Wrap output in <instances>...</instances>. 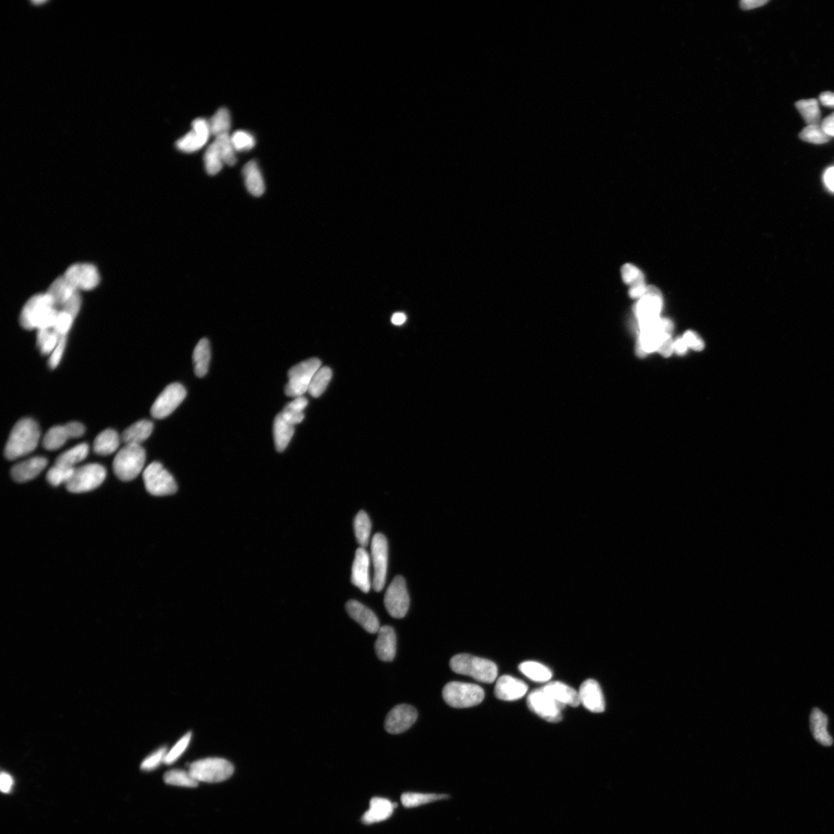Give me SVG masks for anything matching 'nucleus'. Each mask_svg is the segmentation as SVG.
Returning a JSON list of instances; mask_svg holds the SVG:
<instances>
[{"label": "nucleus", "instance_id": "1", "mask_svg": "<svg viewBox=\"0 0 834 834\" xmlns=\"http://www.w3.org/2000/svg\"><path fill=\"white\" fill-rule=\"evenodd\" d=\"M86 468L70 438L58 440L46 445L34 460L29 486L40 495L78 493Z\"/></svg>", "mask_w": 834, "mask_h": 834}, {"label": "nucleus", "instance_id": "2", "mask_svg": "<svg viewBox=\"0 0 834 834\" xmlns=\"http://www.w3.org/2000/svg\"><path fill=\"white\" fill-rule=\"evenodd\" d=\"M61 657V643L47 627H34L21 638L7 670L10 689L21 691L43 682L55 672Z\"/></svg>", "mask_w": 834, "mask_h": 834}, {"label": "nucleus", "instance_id": "3", "mask_svg": "<svg viewBox=\"0 0 834 834\" xmlns=\"http://www.w3.org/2000/svg\"><path fill=\"white\" fill-rule=\"evenodd\" d=\"M219 689L216 672L207 667H188L175 680L170 704L175 716L185 722L199 721L214 707Z\"/></svg>", "mask_w": 834, "mask_h": 834}, {"label": "nucleus", "instance_id": "4", "mask_svg": "<svg viewBox=\"0 0 834 834\" xmlns=\"http://www.w3.org/2000/svg\"><path fill=\"white\" fill-rule=\"evenodd\" d=\"M481 550V541L468 537L438 551L433 558V574L428 580L430 594L442 597L455 595L462 588L468 567Z\"/></svg>", "mask_w": 834, "mask_h": 834}, {"label": "nucleus", "instance_id": "5", "mask_svg": "<svg viewBox=\"0 0 834 834\" xmlns=\"http://www.w3.org/2000/svg\"><path fill=\"white\" fill-rule=\"evenodd\" d=\"M158 702L148 695H133L113 702L111 712L99 731L107 740H126L148 731L159 718Z\"/></svg>", "mask_w": 834, "mask_h": 834}, {"label": "nucleus", "instance_id": "6", "mask_svg": "<svg viewBox=\"0 0 834 834\" xmlns=\"http://www.w3.org/2000/svg\"><path fill=\"white\" fill-rule=\"evenodd\" d=\"M215 719L219 735L231 744L260 742L267 734L260 714L239 693L226 694L218 702Z\"/></svg>", "mask_w": 834, "mask_h": 834}, {"label": "nucleus", "instance_id": "7", "mask_svg": "<svg viewBox=\"0 0 834 834\" xmlns=\"http://www.w3.org/2000/svg\"><path fill=\"white\" fill-rule=\"evenodd\" d=\"M117 437L138 436L149 428L151 414L146 401L136 394H113L94 412Z\"/></svg>", "mask_w": 834, "mask_h": 834}, {"label": "nucleus", "instance_id": "8", "mask_svg": "<svg viewBox=\"0 0 834 834\" xmlns=\"http://www.w3.org/2000/svg\"><path fill=\"white\" fill-rule=\"evenodd\" d=\"M278 595L280 585L274 577L256 575L233 599L226 612V621L233 628L251 626L273 605Z\"/></svg>", "mask_w": 834, "mask_h": 834}, {"label": "nucleus", "instance_id": "9", "mask_svg": "<svg viewBox=\"0 0 834 834\" xmlns=\"http://www.w3.org/2000/svg\"><path fill=\"white\" fill-rule=\"evenodd\" d=\"M71 695L67 685H50L20 699L17 705L18 716L28 724L49 720L68 704Z\"/></svg>", "mask_w": 834, "mask_h": 834}, {"label": "nucleus", "instance_id": "10", "mask_svg": "<svg viewBox=\"0 0 834 834\" xmlns=\"http://www.w3.org/2000/svg\"><path fill=\"white\" fill-rule=\"evenodd\" d=\"M115 437L117 436L93 413L77 424L69 438L86 464H90Z\"/></svg>", "mask_w": 834, "mask_h": 834}, {"label": "nucleus", "instance_id": "11", "mask_svg": "<svg viewBox=\"0 0 834 834\" xmlns=\"http://www.w3.org/2000/svg\"><path fill=\"white\" fill-rule=\"evenodd\" d=\"M364 263L372 288L380 295H391L398 287V276L389 251L377 240L364 253Z\"/></svg>", "mask_w": 834, "mask_h": 834}, {"label": "nucleus", "instance_id": "12", "mask_svg": "<svg viewBox=\"0 0 834 834\" xmlns=\"http://www.w3.org/2000/svg\"><path fill=\"white\" fill-rule=\"evenodd\" d=\"M230 635L221 629L203 633L185 648L182 661L188 667H207L221 660L230 647Z\"/></svg>", "mask_w": 834, "mask_h": 834}, {"label": "nucleus", "instance_id": "13", "mask_svg": "<svg viewBox=\"0 0 834 834\" xmlns=\"http://www.w3.org/2000/svg\"><path fill=\"white\" fill-rule=\"evenodd\" d=\"M442 639L437 636L420 619L416 621L411 632L412 665L416 677L428 675L440 655Z\"/></svg>", "mask_w": 834, "mask_h": 834}, {"label": "nucleus", "instance_id": "14", "mask_svg": "<svg viewBox=\"0 0 834 834\" xmlns=\"http://www.w3.org/2000/svg\"><path fill=\"white\" fill-rule=\"evenodd\" d=\"M181 658L178 650L173 646L160 643L144 655L141 662V676L148 683H165L177 675Z\"/></svg>", "mask_w": 834, "mask_h": 834}, {"label": "nucleus", "instance_id": "15", "mask_svg": "<svg viewBox=\"0 0 834 834\" xmlns=\"http://www.w3.org/2000/svg\"><path fill=\"white\" fill-rule=\"evenodd\" d=\"M316 537L317 525L313 511L303 508L292 521L289 532L292 560L297 566H305L312 559Z\"/></svg>", "mask_w": 834, "mask_h": 834}, {"label": "nucleus", "instance_id": "16", "mask_svg": "<svg viewBox=\"0 0 834 834\" xmlns=\"http://www.w3.org/2000/svg\"><path fill=\"white\" fill-rule=\"evenodd\" d=\"M133 679L134 668L129 664L120 665V667L108 671L105 675L95 678L87 684L83 691V697L113 702L112 699L116 695L128 689L133 683Z\"/></svg>", "mask_w": 834, "mask_h": 834}, {"label": "nucleus", "instance_id": "17", "mask_svg": "<svg viewBox=\"0 0 834 834\" xmlns=\"http://www.w3.org/2000/svg\"><path fill=\"white\" fill-rule=\"evenodd\" d=\"M106 658L98 638L82 639L73 645L64 658V670L71 676L90 673Z\"/></svg>", "mask_w": 834, "mask_h": 834}, {"label": "nucleus", "instance_id": "18", "mask_svg": "<svg viewBox=\"0 0 834 834\" xmlns=\"http://www.w3.org/2000/svg\"><path fill=\"white\" fill-rule=\"evenodd\" d=\"M313 206L298 200L297 197L288 195L269 208L263 218L265 222L275 229L287 230L303 223L311 214Z\"/></svg>", "mask_w": 834, "mask_h": 834}, {"label": "nucleus", "instance_id": "19", "mask_svg": "<svg viewBox=\"0 0 834 834\" xmlns=\"http://www.w3.org/2000/svg\"><path fill=\"white\" fill-rule=\"evenodd\" d=\"M462 599L456 595L442 597L440 602L431 605L422 618L431 632L444 638L455 632L456 614L462 609Z\"/></svg>", "mask_w": 834, "mask_h": 834}, {"label": "nucleus", "instance_id": "20", "mask_svg": "<svg viewBox=\"0 0 834 834\" xmlns=\"http://www.w3.org/2000/svg\"><path fill=\"white\" fill-rule=\"evenodd\" d=\"M556 782L550 768L540 766L531 780V794L534 810L541 821H550L556 801Z\"/></svg>", "mask_w": 834, "mask_h": 834}, {"label": "nucleus", "instance_id": "21", "mask_svg": "<svg viewBox=\"0 0 834 834\" xmlns=\"http://www.w3.org/2000/svg\"><path fill=\"white\" fill-rule=\"evenodd\" d=\"M93 504L87 502L79 493L56 496L55 517L65 533H75L83 524Z\"/></svg>", "mask_w": 834, "mask_h": 834}, {"label": "nucleus", "instance_id": "22", "mask_svg": "<svg viewBox=\"0 0 834 834\" xmlns=\"http://www.w3.org/2000/svg\"><path fill=\"white\" fill-rule=\"evenodd\" d=\"M499 566V558L493 551H481L468 567L462 588L467 595L479 596L486 590Z\"/></svg>", "mask_w": 834, "mask_h": 834}, {"label": "nucleus", "instance_id": "23", "mask_svg": "<svg viewBox=\"0 0 834 834\" xmlns=\"http://www.w3.org/2000/svg\"><path fill=\"white\" fill-rule=\"evenodd\" d=\"M313 186L317 202L323 206L342 200L347 188L345 167L338 162L329 163L313 181Z\"/></svg>", "mask_w": 834, "mask_h": 834}, {"label": "nucleus", "instance_id": "24", "mask_svg": "<svg viewBox=\"0 0 834 834\" xmlns=\"http://www.w3.org/2000/svg\"><path fill=\"white\" fill-rule=\"evenodd\" d=\"M306 246L313 262H325L331 258L336 244L324 211L313 219L307 229Z\"/></svg>", "mask_w": 834, "mask_h": 834}, {"label": "nucleus", "instance_id": "25", "mask_svg": "<svg viewBox=\"0 0 834 834\" xmlns=\"http://www.w3.org/2000/svg\"><path fill=\"white\" fill-rule=\"evenodd\" d=\"M324 214L331 228L336 246L342 248L353 247L355 244L354 225L351 223L347 204L342 200L334 201L324 206Z\"/></svg>", "mask_w": 834, "mask_h": 834}, {"label": "nucleus", "instance_id": "26", "mask_svg": "<svg viewBox=\"0 0 834 834\" xmlns=\"http://www.w3.org/2000/svg\"><path fill=\"white\" fill-rule=\"evenodd\" d=\"M113 702L102 701L89 697L80 698L70 711V720L79 729L85 730L92 726H100L111 712Z\"/></svg>", "mask_w": 834, "mask_h": 834}, {"label": "nucleus", "instance_id": "27", "mask_svg": "<svg viewBox=\"0 0 834 834\" xmlns=\"http://www.w3.org/2000/svg\"><path fill=\"white\" fill-rule=\"evenodd\" d=\"M351 223L356 228H370L377 225L384 216L382 206L368 196H355L347 204Z\"/></svg>", "mask_w": 834, "mask_h": 834}, {"label": "nucleus", "instance_id": "28", "mask_svg": "<svg viewBox=\"0 0 834 834\" xmlns=\"http://www.w3.org/2000/svg\"><path fill=\"white\" fill-rule=\"evenodd\" d=\"M113 478L101 468L87 464L79 494L90 504H100Z\"/></svg>", "mask_w": 834, "mask_h": 834}, {"label": "nucleus", "instance_id": "29", "mask_svg": "<svg viewBox=\"0 0 834 834\" xmlns=\"http://www.w3.org/2000/svg\"><path fill=\"white\" fill-rule=\"evenodd\" d=\"M558 834H582L581 810L572 800L563 801L556 816Z\"/></svg>", "mask_w": 834, "mask_h": 834}, {"label": "nucleus", "instance_id": "30", "mask_svg": "<svg viewBox=\"0 0 834 834\" xmlns=\"http://www.w3.org/2000/svg\"><path fill=\"white\" fill-rule=\"evenodd\" d=\"M100 515V504H93L89 515L85 518L82 525L75 532V538L72 540L73 551L77 554H82L90 546L95 530H97Z\"/></svg>", "mask_w": 834, "mask_h": 834}, {"label": "nucleus", "instance_id": "31", "mask_svg": "<svg viewBox=\"0 0 834 834\" xmlns=\"http://www.w3.org/2000/svg\"><path fill=\"white\" fill-rule=\"evenodd\" d=\"M122 457L123 449L121 438L115 437L114 440L106 446L104 451H102L100 455L89 465L101 468L102 471H105L111 475L112 478H114V475L117 471H119L121 466Z\"/></svg>", "mask_w": 834, "mask_h": 834}, {"label": "nucleus", "instance_id": "32", "mask_svg": "<svg viewBox=\"0 0 834 834\" xmlns=\"http://www.w3.org/2000/svg\"><path fill=\"white\" fill-rule=\"evenodd\" d=\"M98 640L106 658L121 656L128 649L127 639L119 633L102 634L98 636Z\"/></svg>", "mask_w": 834, "mask_h": 834}, {"label": "nucleus", "instance_id": "33", "mask_svg": "<svg viewBox=\"0 0 834 834\" xmlns=\"http://www.w3.org/2000/svg\"><path fill=\"white\" fill-rule=\"evenodd\" d=\"M610 480V474L607 473L602 468H597V470L591 471L588 475V485L592 488H603L607 485V482Z\"/></svg>", "mask_w": 834, "mask_h": 834}, {"label": "nucleus", "instance_id": "34", "mask_svg": "<svg viewBox=\"0 0 834 834\" xmlns=\"http://www.w3.org/2000/svg\"><path fill=\"white\" fill-rule=\"evenodd\" d=\"M532 834H554L547 822L540 821L534 825Z\"/></svg>", "mask_w": 834, "mask_h": 834}]
</instances>
